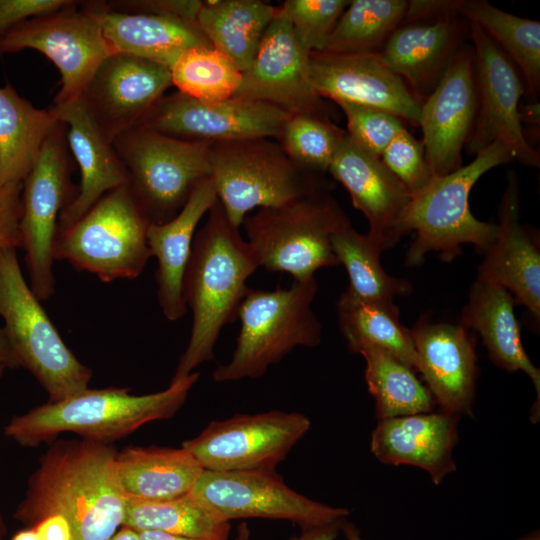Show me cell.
<instances>
[{
	"instance_id": "6da1fadb",
	"label": "cell",
	"mask_w": 540,
	"mask_h": 540,
	"mask_svg": "<svg viewBox=\"0 0 540 540\" xmlns=\"http://www.w3.org/2000/svg\"><path fill=\"white\" fill-rule=\"evenodd\" d=\"M116 453L112 444L84 438L54 440L28 479L15 520L32 528L59 514L70 523L73 540H108L125 515Z\"/></svg>"
},
{
	"instance_id": "7a4b0ae2",
	"label": "cell",
	"mask_w": 540,
	"mask_h": 540,
	"mask_svg": "<svg viewBox=\"0 0 540 540\" xmlns=\"http://www.w3.org/2000/svg\"><path fill=\"white\" fill-rule=\"evenodd\" d=\"M258 268L239 228L217 200L195 234L185 271L183 296L192 312V327L171 382L187 377L214 358L220 332L238 319L239 307L250 289L247 280Z\"/></svg>"
},
{
	"instance_id": "3957f363",
	"label": "cell",
	"mask_w": 540,
	"mask_h": 540,
	"mask_svg": "<svg viewBox=\"0 0 540 540\" xmlns=\"http://www.w3.org/2000/svg\"><path fill=\"white\" fill-rule=\"evenodd\" d=\"M199 378L198 372L170 382L168 388L145 395L129 388L87 389L66 400L36 406L13 416L4 434L22 447L50 444L62 433L112 444L139 427L173 417Z\"/></svg>"
},
{
	"instance_id": "277c9868",
	"label": "cell",
	"mask_w": 540,
	"mask_h": 540,
	"mask_svg": "<svg viewBox=\"0 0 540 540\" xmlns=\"http://www.w3.org/2000/svg\"><path fill=\"white\" fill-rule=\"evenodd\" d=\"M510 151L494 142L473 161L443 176H433L411 199L401 217V236L415 232L406 252V264L416 266L427 253H439L451 262L461 254L463 244H472L484 253L498 233L497 224L475 218L469 208V194L477 180L490 169L513 161Z\"/></svg>"
},
{
	"instance_id": "5b68a950",
	"label": "cell",
	"mask_w": 540,
	"mask_h": 540,
	"mask_svg": "<svg viewBox=\"0 0 540 540\" xmlns=\"http://www.w3.org/2000/svg\"><path fill=\"white\" fill-rule=\"evenodd\" d=\"M318 290L315 277L293 280L287 289H249L238 319L241 322L231 360L212 373L216 382L259 378L296 347L321 343L322 325L312 310Z\"/></svg>"
},
{
	"instance_id": "8992f818",
	"label": "cell",
	"mask_w": 540,
	"mask_h": 540,
	"mask_svg": "<svg viewBox=\"0 0 540 540\" xmlns=\"http://www.w3.org/2000/svg\"><path fill=\"white\" fill-rule=\"evenodd\" d=\"M211 179L230 222L240 229L253 209L279 206L333 184L292 160L272 138L211 143Z\"/></svg>"
},
{
	"instance_id": "52a82bcc",
	"label": "cell",
	"mask_w": 540,
	"mask_h": 540,
	"mask_svg": "<svg viewBox=\"0 0 540 540\" xmlns=\"http://www.w3.org/2000/svg\"><path fill=\"white\" fill-rule=\"evenodd\" d=\"M348 224L331 190L260 208L242 223L258 266L270 272H287L298 281L340 264L331 240Z\"/></svg>"
},
{
	"instance_id": "ba28073f",
	"label": "cell",
	"mask_w": 540,
	"mask_h": 540,
	"mask_svg": "<svg viewBox=\"0 0 540 540\" xmlns=\"http://www.w3.org/2000/svg\"><path fill=\"white\" fill-rule=\"evenodd\" d=\"M0 316L20 367L37 379L48 402L66 400L89 388L92 370L64 343L26 282L15 248L0 251Z\"/></svg>"
},
{
	"instance_id": "9c48e42d",
	"label": "cell",
	"mask_w": 540,
	"mask_h": 540,
	"mask_svg": "<svg viewBox=\"0 0 540 540\" xmlns=\"http://www.w3.org/2000/svg\"><path fill=\"white\" fill-rule=\"evenodd\" d=\"M149 224L128 184L121 186L56 235L54 260L66 261L103 282L137 278L151 257Z\"/></svg>"
},
{
	"instance_id": "30bf717a",
	"label": "cell",
	"mask_w": 540,
	"mask_h": 540,
	"mask_svg": "<svg viewBox=\"0 0 540 540\" xmlns=\"http://www.w3.org/2000/svg\"><path fill=\"white\" fill-rule=\"evenodd\" d=\"M112 144L127 171L128 187L150 224L171 220L195 186L211 176L210 143L136 126Z\"/></svg>"
},
{
	"instance_id": "8fae6325",
	"label": "cell",
	"mask_w": 540,
	"mask_h": 540,
	"mask_svg": "<svg viewBox=\"0 0 540 540\" xmlns=\"http://www.w3.org/2000/svg\"><path fill=\"white\" fill-rule=\"evenodd\" d=\"M66 125L58 120L45 139L34 166L22 181L19 231L30 287L42 302L55 291L53 245L61 212L72 203L78 188Z\"/></svg>"
},
{
	"instance_id": "7c38bea8",
	"label": "cell",
	"mask_w": 540,
	"mask_h": 540,
	"mask_svg": "<svg viewBox=\"0 0 540 540\" xmlns=\"http://www.w3.org/2000/svg\"><path fill=\"white\" fill-rule=\"evenodd\" d=\"M467 41L470 22L459 12L457 0H412L377 53L422 103Z\"/></svg>"
},
{
	"instance_id": "4fadbf2b",
	"label": "cell",
	"mask_w": 540,
	"mask_h": 540,
	"mask_svg": "<svg viewBox=\"0 0 540 540\" xmlns=\"http://www.w3.org/2000/svg\"><path fill=\"white\" fill-rule=\"evenodd\" d=\"M33 49L45 55L61 75L53 104L80 99L101 62L115 53L103 31L79 1L29 18L0 41V55Z\"/></svg>"
},
{
	"instance_id": "5bb4252c",
	"label": "cell",
	"mask_w": 540,
	"mask_h": 540,
	"mask_svg": "<svg viewBox=\"0 0 540 540\" xmlns=\"http://www.w3.org/2000/svg\"><path fill=\"white\" fill-rule=\"evenodd\" d=\"M311 422L297 412L268 411L212 421L186 449L204 470L217 472H275Z\"/></svg>"
},
{
	"instance_id": "9a60e30c",
	"label": "cell",
	"mask_w": 540,
	"mask_h": 540,
	"mask_svg": "<svg viewBox=\"0 0 540 540\" xmlns=\"http://www.w3.org/2000/svg\"><path fill=\"white\" fill-rule=\"evenodd\" d=\"M189 495L224 521L286 520L301 530L346 519L350 511L314 501L285 484L276 472L203 470Z\"/></svg>"
},
{
	"instance_id": "2e32d148",
	"label": "cell",
	"mask_w": 540,
	"mask_h": 540,
	"mask_svg": "<svg viewBox=\"0 0 540 540\" xmlns=\"http://www.w3.org/2000/svg\"><path fill=\"white\" fill-rule=\"evenodd\" d=\"M469 22L478 107L473 130L466 143L467 151L476 155L494 142H500L514 160L538 167L539 154L525 136L520 119L519 103L525 93L522 76L482 28Z\"/></svg>"
},
{
	"instance_id": "e0dca14e",
	"label": "cell",
	"mask_w": 540,
	"mask_h": 540,
	"mask_svg": "<svg viewBox=\"0 0 540 540\" xmlns=\"http://www.w3.org/2000/svg\"><path fill=\"white\" fill-rule=\"evenodd\" d=\"M290 115L264 102L238 97L203 103L180 92L163 95L138 126L187 141L277 139Z\"/></svg>"
},
{
	"instance_id": "ac0fdd59",
	"label": "cell",
	"mask_w": 540,
	"mask_h": 540,
	"mask_svg": "<svg viewBox=\"0 0 540 540\" xmlns=\"http://www.w3.org/2000/svg\"><path fill=\"white\" fill-rule=\"evenodd\" d=\"M477 107L474 50L467 43L421 105V142L433 176L462 166V149L472 133Z\"/></svg>"
},
{
	"instance_id": "d6986e66",
	"label": "cell",
	"mask_w": 540,
	"mask_h": 540,
	"mask_svg": "<svg viewBox=\"0 0 540 540\" xmlns=\"http://www.w3.org/2000/svg\"><path fill=\"white\" fill-rule=\"evenodd\" d=\"M309 55L288 21L276 14L233 97L268 103L289 115L331 118V109L310 83Z\"/></svg>"
},
{
	"instance_id": "ffe728a7",
	"label": "cell",
	"mask_w": 540,
	"mask_h": 540,
	"mask_svg": "<svg viewBox=\"0 0 540 540\" xmlns=\"http://www.w3.org/2000/svg\"><path fill=\"white\" fill-rule=\"evenodd\" d=\"M171 86L168 68L115 52L98 66L80 99L112 142L118 135L138 126Z\"/></svg>"
},
{
	"instance_id": "44dd1931",
	"label": "cell",
	"mask_w": 540,
	"mask_h": 540,
	"mask_svg": "<svg viewBox=\"0 0 540 540\" xmlns=\"http://www.w3.org/2000/svg\"><path fill=\"white\" fill-rule=\"evenodd\" d=\"M309 80L323 99L382 109L419 126L422 103L377 52H312Z\"/></svg>"
},
{
	"instance_id": "7402d4cb",
	"label": "cell",
	"mask_w": 540,
	"mask_h": 540,
	"mask_svg": "<svg viewBox=\"0 0 540 540\" xmlns=\"http://www.w3.org/2000/svg\"><path fill=\"white\" fill-rule=\"evenodd\" d=\"M422 374L440 411L473 415L476 336L462 324L432 322L422 316L410 330Z\"/></svg>"
},
{
	"instance_id": "603a6c76",
	"label": "cell",
	"mask_w": 540,
	"mask_h": 540,
	"mask_svg": "<svg viewBox=\"0 0 540 540\" xmlns=\"http://www.w3.org/2000/svg\"><path fill=\"white\" fill-rule=\"evenodd\" d=\"M328 173L348 191L352 205L368 220L366 234L382 252L402 238L401 217L411 199L404 184L384 165L343 136Z\"/></svg>"
},
{
	"instance_id": "cb8c5ba5",
	"label": "cell",
	"mask_w": 540,
	"mask_h": 540,
	"mask_svg": "<svg viewBox=\"0 0 540 540\" xmlns=\"http://www.w3.org/2000/svg\"><path fill=\"white\" fill-rule=\"evenodd\" d=\"M498 218L497 236L483 253L484 259L476 279L504 287L514 303L525 306L539 325V237L520 222L519 186L513 171L508 174Z\"/></svg>"
},
{
	"instance_id": "d4e9b609",
	"label": "cell",
	"mask_w": 540,
	"mask_h": 540,
	"mask_svg": "<svg viewBox=\"0 0 540 540\" xmlns=\"http://www.w3.org/2000/svg\"><path fill=\"white\" fill-rule=\"evenodd\" d=\"M66 125L72 157L80 170L77 195L60 214L57 234L76 223L106 193L128 184V174L111 141L78 99L48 108Z\"/></svg>"
},
{
	"instance_id": "484cf974",
	"label": "cell",
	"mask_w": 540,
	"mask_h": 540,
	"mask_svg": "<svg viewBox=\"0 0 540 540\" xmlns=\"http://www.w3.org/2000/svg\"><path fill=\"white\" fill-rule=\"evenodd\" d=\"M457 419L439 411L380 420L371 435V452L384 464L421 468L439 485L457 469Z\"/></svg>"
},
{
	"instance_id": "4316f807",
	"label": "cell",
	"mask_w": 540,
	"mask_h": 540,
	"mask_svg": "<svg viewBox=\"0 0 540 540\" xmlns=\"http://www.w3.org/2000/svg\"><path fill=\"white\" fill-rule=\"evenodd\" d=\"M80 5L98 22L115 52L168 69L190 48L213 47L194 22L172 16L117 11L104 1H81Z\"/></svg>"
},
{
	"instance_id": "83f0119b",
	"label": "cell",
	"mask_w": 540,
	"mask_h": 540,
	"mask_svg": "<svg viewBox=\"0 0 540 540\" xmlns=\"http://www.w3.org/2000/svg\"><path fill=\"white\" fill-rule=\"evenodd\" d=\"M217 200L211 177L205 178L195 186L177 215L165 223L148 226V247L151 257L157 260L158 303L169 321L183 318L188 310L183 296V280L196 228Z\"/></svg>"
},
{
	"instance_id": "f1b7e54d",
	"label": "cell",
	"mask_w": 540,
	"mask_h": 540,
	"mask_svg": "<svg viewBox=\"0 0 540 540\" xmlns=\"http://www.w3.org/2000/svg\"><path fill=\"white\" fill-rule=\"evenodd\" d=\"M514 304L511 294L504 287L476 279L470 286L460 324L480 334L489 358L496 366L510 373L523 371L529 376L537 394L531 420L538 423L540 370L523 347Z\"/></svg>"
},
{
	"instance_id": "f546056e",
	"label": "cell",
	"mask_w": 540,
	"mask_h": 540,
	"mask_svg": "<svg viewBox=\"0 0 540 540\" xmlns=\"http://www.w3.org/2000/svg\"><path fill=\"white\" fill-rule=\"evenodd\" d=\"M203 470L183 447L128 446L115 456V474L123 494L143 500L185 496Z\"/></svg>"
},
{
	"instance_id": "4dcf8cb0",
	"label": "cell",
	"mask_w": 540,
	"mask_h": 540,
	"mask_svg": "<svg viewBox=\"0 0 540 540\" xmlns=\"http://www.w3.org/2000/svg\"><path fill=\"white\" fill-rule=\"evenodd\" d=\"M277 6L260 0L203 1L197 25L243 73L252 64Z\"/></svg>"
},
{
	"instance_id": "1f68e13d",
	"label": "cell",
	"mask_w": 540,
	"mask_h": 540,
	"mask_svg": "<svg viewBox=\"0 0 540 540\" xmlns=\"http://www.w3.org/2000/svg\"><path fill=\"white\" fill-rule=\"evenodd\" d=\"M58 120L7 83L0 87V186L22 182Z\"/></svg>"
},
{
	"instance_id": "d6a6232c",
	"label": "cell",
	"mask_w": 540,
	"mask_h": 540,
	"mask_svg": "<svg viewBox=\"0 0 540 540\" xmlns=\"http://www.w3.org/2000/svg\"><path fill=\"white\" fill-rule=\"evenodd\" d=\"M336 307L340 330L352 353L365 346H376L416 371L411 332L401 324L394 302L363 300L346 289Z\"/></svg>"
},
{
	"instance_id": "836d02e7",
	"label": "cell",
	"mask_w": 540,
	"mask_h": 540,
	"mask_svg": "<svg viewBox=\"0 0 540 540\" xmlns=\"http://www.w3.org/2000/svg\"><path fill=\"white\" fill-rule=\"evenodd\" d=\"M459 12L476 23L520 72L525 93L540 89V22L503 11L485 0H457Z\"/></svg>"
},
{
	"instance_id": "e575fe53",
	"label": "cell",
	"mask_w": 540,
	"mask_h": 540,
	"mask_svg": "<svg viewBox=\"0 0 540 540\" xmlns=\"http://www.w3.org/2000/svg\"><path fill=\"white\" fill-rule=\"evenodd\" d=\"M358 354L366 363L365 381L378 421L432 412L436 403L415 370L376 346H365Z\"/></svg>"
},
{
	"instance_id": "d590c367",
	"label": "cell",
	"mask_w": 540,
	"mask_h": 540,
	"mask_svg": "<svg viewBox=\"0 0 540 540\" xmlns=\"http://www.w3.org/2000/svg\"><path fill=\"white\" fill-rule=\"evenodd\" d=\"M122 526L140 531L204 539L228 540L231 526L196 502L189 494L170 500L125 497Z\"/></svg>"
},
{
	"instance_id": "8d00e7d4",
	"label": "cell",
	"mask_w": 540,
	"mask_h": 540,
	"mask_svg": "<svg viewBox=\"0 0 540 540\" xmlns=\"http://www.w3.org/2000/svg\"><path fill=\"white\" fill-rule=\"evenodd\" d=\"M332 248L348 276L347 289L356 297L377 302H394L396 296H407L412 285L386 273L380 262L382 251L366 234L350 224L332 236Z\"/></svg>"
},
{
	"instance_id": "74e56055",
	"label": "cell",
	"mask_w": 540,
	"mask_h": 540,
	"mask_svg": "<svg viewBox=\"0 0 540 540\" xmlns=\"http://www.w3.org/2000/svg\"><path fill=\"white\" fill-rule=\"evenodd\" d=\"M406 0H352L332 30L325 49L331 53L378 52L403 21Z\"/></svg>"
},
{
	"instance_id": "f35d334b",
	"label": "cell",
	"mask_w": 540,
	"mask_h": 540,
	"mask_svg": "<svg viewBox=\"0 0 540 540\" xmlns=\"http://www.w3.org/2000/svg\"><path fill=\"white\" fill-rule=\"evenodd\" d=\"M177 91L203 103L233 97L242 72L223 53L213 47H194L184 51L169 69Z\"/></svg>"
},
{
	"instance_id": "ab89813d",
	"label": "cell",
	"mask_w": 540,
	"mask_h": 540,
	"mask_svg": "<svg viewBox=\"0 0 540 540\" xmlns=\"http://www.w3.org/2000/svg\"><path fill=\"white\" fill-rule=\"evenodd\" d=\"M345 133L329 117L298 114L288 117L276 141L297 164L326 175Z\"/></svg>"
},
{
	"instance_id": "60d3db41",
	"label": "cell",
	"mask_w": 540,
	"mask_h": 540,
	"mask_svg": "<svg viewBox=\"0 0 540 540\" xmlns=\"http://www.w3.org/2000/svg\"><path fill=\"white\" fill-rule=\"evenodd\" d=\"M350 1L286 0L277 14L290 24L300 45L310 54L325 49L327 40Z\"/></svg>"
},
{
	"instance_id": "b9f144b4",
	"label": "cell",
	"mask_w": 540,
	"mask_h": 540,
	"mask_svg": "<svg viewBox=\"0 0 540 540\" xmlns=\"http://www.w3.org/2000/svg\"><path fill=\"white\" fill-rule=\"evenodd\" d=\"M347 120V134L365 152L381 158L393 138L406 128L398 116L378 108L340 102L337 103Z\"/></svg>"
},
{
	"instance_id": "7bdbcfd3",
	"label": "cell",
	"mask_w": 540,
	"mask_h": 540,
	"mask_svg": "<svg viewBox=\"0 0 540 540\" xmlns=\"http://www.w3.org/2000/svg\"><path fill=\"white\" fill-rule=\"evenodd\" d=\"M380 159L411 194L422 189L433 177L422 142L406 128L393 138Z\"/></svg>"
},
{
	"instance_id": "ee69618b",
	"label": "cell",
	"mask_w": 540,
	"mask_h": 540,
	"mask_svg": "<svg viewBox=\"0 0 540 540\" xmlns=\"http://www.w3.org/2000/svg\"><path fill=\"white\" fill-rule=\"evenodd\" d=\"M113 10L141 12L172 16L197 23V16L203 5L199 0H110L104 1Z\"/></svg>"
},
{
	"instance_id": "f6af8a7d",
	"label": "cell",
	"mask_w": 540,
	"mask_h": 540,
	"mask_svg": "<svg viewBox=\"0 0 540 540\" xmlns=\"http://www.w3.org/2000/svg\"><path fill=\"white\" fill-rule=\"evenodd\" d=\"M21 195L22 182L0 186V251L21 247Z\"/></svg>"
},
{
	"instance_id": "bcb514c9",
	"label": "cell",
	"mask_w": 540,
	"mask_h": 540,
	"mask_svg": "<svg viewBox=\"0 0 540 540\" xmlns=\"http://www.w3.org/2000/svg\"><path fill=\"white\" fill-rule=\"evenodd\" d=\"M72 0H0V41L23 21L64 8Z\"/></svg>"
},
{
	"instance_id": "7dc6e473",
	"label": "cell",
	"mask_w": 540,
	"mask_h": 540,
	"mask_svg": "<svg viewBox=\"0 0 540 540\" xmlns=\"http://www.w3.org/2000/svg\"><path fill=\"white\" fill-rule=\"evenodd\" d=\"M41 540H73V532L67 519L59 514L45 517L34 527Z\"/></svg>"
},
{
	"instance_id": "c3c4849f",
	"label": "cell",
	"mask_w": 540,
	"mask_h": 540,
	"mask_svg": "<svg viewBox=\"0 0 540 540\" xmlns=\"http://www.w3.org/2000/svg\"><path fill=\"white\" fill-rule=\"evenodd\" d=\"M344 520L302 529L298 536H293L290 540H335Z\"/></svg>"
},
{
	"instance_id": "681fc988",
	"label": "cell",
	"mask_w": 540,
	"mask_h": 540,
	"mask_svg": "<svg viewBox=\"0 0 540 540\" xmlns=\"http://www.w3.org/2000/svg\"><path fill=\"white\" fill-rule=\"evenodd\" d=\"M0 365L5 369L21 368L9 344L3 326L0 325Z\"/></svg>"
},
{
	"instance_id": "f907efd6",
	"label": "cell",
	"mask_w": 540,
	"mask_h": 540,
	"mask_svg": "<svg viewBox=\"0 0 540 540\" xmlns=\"http://www.w3.org/2000/svg\"><path fill=\"white\" fill-rule=\"evenodd\" d=\"M139 540H204L178 536L158 531H140L138 532Z\"/></svg>"
},
{
	"instance_id": "816d5d0a",
	"label": "cell",
	"mask_w": 540,
	"mask_h": 540,
	"mask_svg": "<svg viewBox=\"0 0 540 540\" xmlns=\"http://www.w3.org/2000/svg\"><path fill=\"white\" fill-rule=\"evenodd\" d=\"M340 531L343 532L346 540H363L359 528L347 519L342 522Z\"/></svg>"
},
{
	"instance_id": "f5cc1de1",
	"label": "cell",
	"mask_w": 540,
	"mask_h": 540,
	"mask_svg": "<svg viewBox=\"0 0 540 540\" xmlns=\"http://www.w3.org/2000/svg\"><path fill=\"white\" fill-rule=\"evenodd\" d=\"M108 540H139V536L136 530L121 526Z\"/></svg>"
},
{
	"instance_id": "db71d44e",
	"label": "cell",
	"mask_w": 540,
	"mask_h": 540,
	"mask_svg": "<svg viewBox=\"0 0 540 540\" xmlns=\"http://www.w3.org/2000/svg\"><path fill=\"white\" fill-rule=\"evenodd\" d=\"M11 540H41L34 528H25L16 532Z\"/></svg>"
},
{
	"instance_id": "11a10c76",
	"label": "cell",
	"mask_w": 540,
	"mask_h": 540,
	"mask_svg": "<svg viewBox=\"0 0 540 540\" xmlns=\"http://www.w3.org/2000/svg\"><path fill=\"white\" fill-rule=\"evenodd\" d=\"M250 535L251 532L249 526L247 522L243 521L237 527L234 540H250Z\"/></svg>"
},
{
	"instance_id": "9f6ffc18",
	"label": "cell",
	"mask_w": 540,
	"mask_h": 540,
	"mask_svg": "<svg viewBox=\"0 0 540 540\" xmlns=\"http://www.w3.org/2000/svg\"><path fill=\"white\" fill-rule=\"evenodd\" d=\"M516 540H540V530L534 529L520 537H518Z\"/></svg>"
},
{
	"instance_id": "6f0895ef",
	"label": "cell",
	"mask_w": 540,
	"mask_h": 540,
	"mask_svg": "<svg viewBox=\"0 0 540 540\" xmlns=\"http://www.w3.org/2000/svg\"><path fill=\"white\" fill-rule=\"evenodd\" d=\"M7 535V525L5 522V519L0 512V540H5V537Z\"/></svg>"
},
{
	"instance_id": "680465c9",
	"label": "cell",
	"mask_w": 540,
	"mask_h": 540,
	"mask_svg": "<svg viewBox=\"0 0 540 540\" xmlns=\"http://www.w3.org/2000/svg\"><path fill=\"white\" fill-rule=\"evenodd\" d=\"M4 370H5V368L0 365V378L2 377V375L4 373Z\"/></svg>"
}]
</instances>
